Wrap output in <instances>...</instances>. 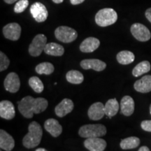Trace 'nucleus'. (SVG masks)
Wrapping results in <instances>:
<instances>
[{
	"label": "nucleus",
	"mask_w": 151,
	"mask_h": 151,
	"mask_svg": "<svg viewBox=\"0 0 151 151\" xmlns=\"http://www.w3.org/2000/svg\"><path fill=\"white\" fill-rule=\"evenodd\" d=\"M18 103L19 111L26 118H32L34 114L43 112L48 106V101L45 98H34L31 96L22 98Z\"/></svg>",
	"instance_id": "obj_1"
},
{
	"label": "nucleus",
	"mask_w": 151,
	"mask_h": 151,
	"mask_svg": "<svg viewBox=\"0 0 151 151\" xmlns=\"http://www.w3.org/2000/svg\"><path fill=\"white\" fill-rule=\"evenodd\" d=\"M28 129L29 132L24 137L22 143L26 148H34L41 143L43 135L42 129L40 124L34 121L29 124Z\"/></svg>",
	"instance_id": "obj_2"
},
{
	"label": "nucleus",
	"mask_w": 151,
	"mask_h": 151,
	"mask_svg": "<svg viewBox=\"0 0 151 151\" xmlns=\"http://www.w3.org/2000/svg\"><path fill=\"white\" fill-rule=\"evenodd\" d=\"M118 20V14L114 9L105 8L101 9L95 16V22L100 27H107L114 24Z\"/></svg>",
	"instance_id": "obj_3"
},
{
	"label": "nucleus",
	"mask_w": 151,
	"mask_h": 151,
	"mask_svg": "<svg viewBox=\"0 0 151 151\" xmlns=\"http://www.w3.org/2000/svg\"><path fill=\"white\" fill-rule=\"evenodd\" d=\"M106 128L101 124H86L82 126L79 129L78 134L83 138L101 137L106 135Z\"/></svg>",
	"instance_id": "obj_4"
},
{
	"label": "nucleus",
	"mask_w": 151,
	"mask_h": 151,
	"mask_svg": "<svg viewBox=\"0 0 151 151\" xmlns=\"http://www.w3.org/2000/svg\"><path fill=\"white\" fill-rule=\"evenodd\" d=\"M55 36L61 42L71 43L76 39L78 34L73 28L67 26H60L55 31Z\"/></svg>",
	"instance_id": "obj_5"
},
{
	"label": "nucleus",
	"mask_w": 151,
	"mask_h": 151,
	"mask_svg": "<svg viewBox=\"0 0 151 151\" xmlns=\"http://www.w3.org/2000/svg\"><path fill=\"white\" fill-rule=\"evenodd\" d=\"M47 44V38L44 35L39 34L34 38L32 42L29 45V53L32 57H38L42 53Z\"/></svg>",
	"instance_id": "obj_6"
},
{
	"label": "nucleus",
	"mask_w": 151,
	"mask_h": 151,
	"mask_svg": "<svg viewBox=\"0 0 151 151\" xmlns=\"http://www.w3.org/2000/svg\"><path fill=\"white\" fill-rule=\"evenodd\" d=\"M131 33L134 37L141 42H146L150 40L151 34L150 30L146 26L141 23H134L131 26Z\"/></svg>",
	"instance_id": "obj_7"
},
{
	"label": "nucleus",
	"mask_w": 151,
	"mask_h": 151,
	"mask_svg": "<svg viewBox=\"0 0 151 151\" xmlns=\"http://www.w3.org/2000/svg\"><path fill=\"white\" fill-rule=\"evenodd\" d=\"M30 13L35 20L38 22H44L48 16V12L46 7L40 2H35L31 6Z\"/></svg>",
	"instance_id": "obj_8"
},
{
	"label": "nucleus",
	"mask_w": 151,
	"mask_h": 151,
	"mask_svg": "<svg viewBox=\"0 0 151 151\" xmlns=\"http://www.w3.org/2000/svg\"><path fill=\"white\" fill-rule=\"evenodd\" d=\"M3 34L5 38L11 41H17L21 35V27L16 22L9 23L3 27Z\"/></svg>",
	"instance_id": "obj_9"
},
{
	"label": "nucleus",
	"mask_w": 151,
	"mask_h": 151,
	"mask_svg": "<svg viewBox=\"0 0 151 151\" xmlns=\"http://www.w3.org/2000/svg\"><path fill=\"white\" fill-rule=\"evenodd\" d=\"M4 84L6 90L11 93H16L20 87V81L18 74L15 72L9 73L4 79Z\"/></svg>",
	"instance_id": "obj_10"
},
{
	"label": "nucleus",
	"mask_w": 151,
	"mask_h": 151,
	"mask_svg": "<svg viewBox=\"0 0 151 151\" xmlns=\"http://www.w3.org/2000/svg\"><path fill=\"white\" fill-rule=\"evenodd\" d=\"M84 146L90 151H103L106 147V141L99 137L88 138L84 141Z\"/></svg>",
	"instance_id": "obj_11"
},
{
	"label": "nucleus",
	"mask_w": 151,
	"mask_h": 151,
	"mask_svg": "<svg viewBox=\"0 0 151 151\" xmlns=\"http://www.w3.org/2000/svg\"><path fill=\"white\" fill-rule=\"evenodd\" d=\"M15 107L13 103L8 100H3L0 102V116L6 120H12L16 116Z\"/></svg>",
	"instance_id": "obj_12"
},
{
	"label": "nucleus",
	"mask_w": 151,
	"mask_h": 151,
	"mask_svg": "<svg viewBox=\"0 0 151 151\" xmlns=\"http://www.w3.org/2000/svg\"><path fill=\"white\" fill-rule=\"evenodd\" d=\"M74 104L72 100L65 98L60 102L59 104L57 105L55 109V114L60 118H62L70 113L73 111Z\"/></svg>",
	"instance_id": "obj_13"
},
{
	"label": "nucleus",
	"mask_w": 151,
	"mask_h": 151,
	"mask_svg": "<svg viewBox=\"0 0 151 151\" xmlns=\"http://www.w3.org/2000/svg\"><path fill=\"white\" fill-rule=\"evenodd\" d=\"M88 117L92 120H101L105 116L104 106L101 102H96L92 104L88 109Z\"/></svg>",
	"instance_id": "obj_14"
},
{
	"label": "nucleus",
	"mask_w": 151,
	"mask_h": 151,
	"mask_svg": "<svg viewBox=\"0 0 151 151\" xmlns=\"http://www.w3.org/2000/svg\"><path fill=\"white\" fill-rule=\"evenodd\" d=\"M81 66L83 69H93L96 71H101L106 67V64L104 62L98 59H88L82 60Z\"/></svg>",
	"instance_id": "obj_15"
},
{
	"label": "nucleus",
	"mask_w": 151,
	"mask_h": 151,
	"mask_svg": "<svg viewBox=\"0 0 151 151\" xmlns=\"http://www.w3.org/2000/svg\"><path fill=\"white\" fill-rule=\"evenodd\" d=\"M45 129L53 137H58L62 132V127L55 119H48L44 123Z\"/></svg>",
	"instance_id": "obj_16"
},
{
	"label": "nucleus",
	"mask_w": 151,
	"mask_h": 151,
	"mask_svg": "<svg viewBox=\"0 0 151 151\" xmlns=\"http://www.w3.org/2000/svg\"><path fill=\"white\" fill-rule=\"evenodd\" d=\"M15 146L14 138L4 130H0V148L1 150L11 151Z\"/></svg>",
	"instance_id": "obj_17"
},
{
	"label": "nucleus",
	"mask_w": 151,
	"mask_h": 151,
	"mask_svg": "<svg viewBox=\"0 0 151 151\" xmlns=\"http://www.w3.org/2000/svg\"><path fill=\"white\" fill-rule=\"evenodd\" d=\"M100 41L97 38L88 37L81 43L80 50L83 52H92L99 48Z\"/></svg>",
	"instance_id": "obj_18"
},
{
	"label": "nucleus",
	"mask_w": 151,
	"mask_h": 151,
	"mask_svg": "<svg viewBox=\"0 0 151 151\" xmlns=\"http://www.w3.org/2000/svg\"><path fill=\"white\" fill-rule=\"evenodd\" d=\"M134 88L137 92L147 93L151 91V75L144 76L141 79L137 81Z\"/></svg>",
	"instance_id": "obj_19"
},
{
	"label": "nucleus",
	"mask_w": 151,
	"mask_h": 151,
	"mask_svg": "<svg viewBox=\"0 0 151 151\" xmlns=\"http://www.w3.org/2000/svg\"><path fill=\"white\" fill-rule=\"evenodd\" d=\"M134 101L130 96H124L120 102V109L124 116H130L134 111Z\"/></svg>",
	"instance_id": "obj_20"
},
{
	"label": "nucleus",
	"mask_w": 151,
	"mask_h": 151,
	"mask_svg": "<svg viewBox=\"0 0 151 151\" xmlns=\"http://www.w3.org/2000/svg\"><path fill=\"white\" fill-rule=\"evenodd\" d=\"M45 53L52 56H62L65 53V48L61 45L56 43H47L44 48Z\"/></svg>",
	"instance_id": "obj_21"
},
{
	"label": "nucleus",
	"mask_w": 151,
	"mask_h": 151,
	"mask_svg": "<svg viewBox=\"0 0 151 151\" xmlns=\"http://www.w3.org/2000/svg\"><path fill=\"white\" fill-rule=\"evenodd\" d=\"M119 108H120V106H119V103L116 99H109L104 105L106 116L109 118H111L117 114V113L118 112Z\"/></svg>",
	"instance_id": "obj_22"
},
{
	"label": "nucleus",
	"mask_w": 151,
	"mask_h": 151,
	"mask_svg": "<svg viewBox=\"0 0 151 151\" xmlns=\"http://www.w3.org/2000/svg\"><path fill=\"white\" fill-rule=\"evenodd\" d=\"M117 61L120 65H129L134 61L135 56L134 53L129 50H122L117 54Z\"/></svg>",
	"instance_id": "obj_23"
},
{
	"label": "nucleus",
	"mask_w": 151,
	"mask_h": 151,
	"mask_svg": "<svg viewBox=\"0 0 151 151\" xmlns=\"http://www.w3.org/2000/svg\"><path fill=\"white\" fill-rule=\"evenodd\" d=\"M140 144V139L136 137H130L122 139L120 142V148L123 150H129L137 148Z\"/></svg>",
	"instance_id": "obj_24"
},
{
	"label": "nucleus",
	"mask_w": 151,
	"mask_h": 151,
	"mask_svg": "<svg viewBox=\"0 0 151 151\" xmlns=\"http://www.w3.org/2000/svg\"><path fill=\"white\" fill-rule=\"evenodd\" d=\"M67 81L72 84H81L84 80L83 75L80 71L76 70H71L66 74Z\"/></svg>",
	"instance_id": "obj_25"
},
{
	"label": "nucleus",
	"mask_w": 151,
	"mask_h": 151,
	"mask_svg": "<svg viewBox=\"0 0 151 151\" xmlns=\"http://www.w3.org/2000/svg\"><path fill=\"white\" fill-rule=\"evenodd\" d=\"M150 70V64L148 61H143L139 63L133 69L132 74L134 76L138 77L140 76L148 73Z\"/></svg>",
	"instance_id": "obj_26"
},
{
	"label": "nucleus",
	"mask_w": 151,
	"mask_h": 151,
	"mask_svg": "<svg viewBox=\"0 0 151 151\" xmlns=\"http://www.w3.org/2000/svg\"><path fill=\"white\" fill-rule=\"evenodd\" d=\"M55 67L50 62H42L36 67V71L39 74L50 75L53 73Z\"/></svg>",
	"instance_id": "obj_27"
},
{
	"label": "nucleus",
	"mask_w": 151,
	"mask_h": 151,
	"mask_svg": "<svg viewBox=\"0 0 151 151\" xmlns=\"http://www.w3.org/2000/svg\"><path fill=\"white\" fill-rule=\"evenodd\" d=\"M29 85L32 88L34 91L37 93H41L44 89V86H43L42 81L40 80L39 77H31L29 80Z\"/></svg>",
	"instance_id": "obj_28"
},
{
	"label": "nucleus",
	"mask_w": 151,
	"mask_h": 151,
	"mask_svg": "<svg viewBox=\"0 0 151 151\" xmlns=\"http://www.w3.org/2000/svg\"><path fill=\"white\" fill-rule=\"evenodd\" d=\"M29 5L28 0H18L14 7V11L16 14H20L27 8Z\"/></svg>",
	"instance_id": "obj_29"
},
{
	"label": "nucleus",
	"mask_w": 151,
	"mask_h": 151,
	"mask_svg": "<svg viewBox=\"0 0 151 151\" xmlns=\"http://www.w3.org/2000/svg\"><path fill=\"white\" fill-rule=\"evenodd\" d=\"M10 60L6 55L2 52H0V71L6 70L9 67Z\"/></svg>",
	"instance_id": "obj_30"
},
{
	"label": "nucleus",
	"mask_w": 151,
	"mask_h": 151,
	"mask_svg": "<svg viewBox=\"0 0 151 151\" xmlns=\"http://www.w3.org/2000/svg\"><path fill=\"white\" fill-rule=\"evenodd\" d=\"M141 127L144 131L151 132V120H143L141 122Z\"/></svg>",
	"instance_id": "obj_31"
},
{
	"label": "nucleus",
	"mask_w": 151,
	"mask_h": 151,
	"mask_svg": "<svg viewBox=\"0 0 151 151\" xmlns=\"http://www.w3.org/2000/svg\"><path fill=\"white\" fill-rule=\"evenodd\" d=\"M145 15H146V18L151 22V8L147 9L146 13H145Z\"/></svg>",
	"instance_id": "obj_32"
},
{
	"label": "nucleus",
	"mask_w": 151,
	"mask_h": 151,
	"mask_svg": "<svg viewBox=\"0 0 151 151\" xmlns=\"http://www.w3.org/2000/svg\"><path fill=\"white\" fill-rule=\"evenodd\" d=\"M85 0H70V2L73 5H78L83 3Z\"/></svg>",
	"instance_id": "obj_33"
},
{
	"label": "nucleus",
	"mask_w": 151,
	"mask_h": 151,
	"mask_svg": "<svg viewBox=\"0 0 151 151\" xmlns=\"http://www.w3.org/2000/svg\"><path fill=\"white\" fill-rule=\"evenodd\" d=\"M149 150H150V149H149L147 146H142L139 149V151H149Z\"/></svg>",
	"instance_id": "obj_34"
},
{
	"label": "nucleus",
	"mask_w": 151,
	"mask_h": 151,
	"mask_svg": "<svg viewBox=\"0 0 151 151\" xmlns=\"http://www.w3.org/2000/svg\"><path fill=\"white\" fill-rule=\"evenodd\" d=\"M6 4H14L16 1H18V0H4Z\"/></svg>",
	"instance_id": "obj_35"
},
{
	"label": "nucleus",
	"mask_w": 151,
	"mask_h": 151,
	"mask_svg": "<svg viewBox=\"0 0 151 151\" xmlns=\"http://www.w3.org/2000/svg\"><path fill=\"white\" fill-rule=\"evenodd\" d=\"M63 1L64 0H52V1L55 4H60V3L63 2Z\"/></svg>",
	"instance_id": "obj_36"
},
{
	"label": "nucleus",
	"mask_w": 151,
	"mask_h": 151,
	"mask_svg": "<svg viewBox=\"0 0 151 151\" xmlns=\"http://www.w3.org/2000/svg\"><path fill=\"white\" fill-rule=\"evenodd\" d=\"M36 151H46V149H45V148H40L36 149Z\"/></svg>",
	"instance_id": "obj_37"
},
{
	"label": "nucleus",
	"mask_w": 151,
	"mask_h": 151,
	"mask_svg": "<svg viewBox=\"0 0 151 151\" xmlns=\"http://www.w3.org/2000/svg\"><path fill=\"white\" fill-rule=\"evenodd\" d=\"M150 115H151V105H150Z\"/></svg>",
	"instance_id": "obj_38"
}]
</instances>
